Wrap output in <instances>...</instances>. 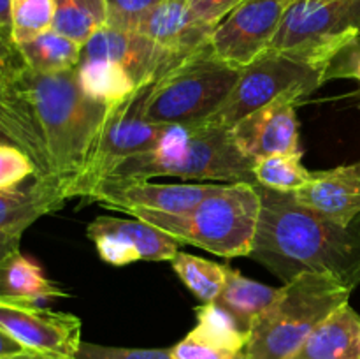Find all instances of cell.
Returning <instances> with one entry per match:
<instances>
[{
    "label": "cell",
    "mask_w": 360,
    "mask_h": 359,
    "mask_svg": "<svg viewBox=\"0 0 360 359\" xmlns=\"http://www.w3.org/2000/svg\"><path fill=\"white\" fill-rule=\"evenodd\" d=\"M116 106L88 97L77 81V67L39 73L25 62L18 44L0 48L4 141L30 157L35 180L58 185L67 199L79 197Z\"/></svg>",
    "instance_id": "6da1fadb"
},
{
    "label": "cell",
    "mask_w": 360,
    "mask_h": 359,
    "mask_svg": "<svg viewBox=\"0 0 360 359\" xmlns=\"http://www.w3.org/2000/svg\"><path fill=\"white\" fill-rule=\"evenodd\" d=\"M260 218L250 257L285 284L320 275L354 291L360 284V217L341 225L299 203L292 192L257 185Z\"/></svg>",
    "instance_id": "7a4b0ae2"
},
{
    "label": "cell",
    "mask_w": 360,
    "mask_h": 359,
    "mask_svg": "<svg viewBox=\"0 0 360 359\" xmlns=\"http://www.w3.org/2000/svg\"><path fill=\"white\" fill-rule=\"evenodd\" d=\"M253 165L255 160L243 153L231 127L214 122L169 125L164 141L155 150L125 158L101 182L174 176L183 180H220L225 183L245 182L257 185Z\"/></svg>",
    "instance_id": "3957f363"
},
{
    "label": "cell",
    "mask_w": 360,
    "mask_h": 359,
    "mask_svg": "<svg viewBox=\"0 0 360 359\" xmlns=\"http://www.w3.org/2000/svg\"><path fill=\"white\" fill-rule=\"evenodd\" d=\"M241 69L218 58L210 44L139 88L134 113L157 125L210 122L234 90Z\"/></svg>",
    "instance_id": "277c9868"
},
{
    "label": "cell",
    "mask_w": 360,
    "mask_h": 359,
    "mask_svg": "<svg viewBox=\"0 0 360 359\" xmlns=\"http://www.w3.org/2000/svg\"><path fill=\"white\" fill-rule=\"evenodd\" d=\"M130 215L214 256L250 257L259 227L260 196L253 183H221L188 213L136 210Z\"/></svg>",
    "instance_id": "5b68a950"
},
{
    "label": "cell",
    "mask_w": 360,
    "mask_h": 359,
    "mask_svg": "<svg viewBox=\"0 0 360 359\" xmlns=\"http://www.w3.org/2000/svg\"><path fill=\"white\" fill-rule=\"evenodd\" d=\"M352 292L320 275L294 278L255 320L243 359H290L330 313L347 305Z\"/></svg>",
    "instance_id": "8992f818"
},
{
    "label": "cell",
    "mask_w": 360,
    "mask_h": 359,
    "mask_svg": "<svg viewBox=\"0 0 360 359\" xmlns=\"http://www.w3.org/2000/svg\"><path fill=\"white\" fill-rule=\"evenodd\" d=\"M329 62L267 49L243 67L234 90L210 122L234 127L250 113L281 97H304L327 81Z\"/></svg>",
    "instance_id": "52a82bcc"
},
{
    "label": "cell",
    "mask_w": 360,
    "mask_h": 359,
    "mask_svg": "<svg viewBox=\"0 0 360 359\" xmlns=\"http://www.w3.org/2000/svg\"><path fill=\"white\" fill-rule=\"evenodd\" d=\"M359 37L360 0H294L269 49L333 63Z\"/></svg>",
    "instance_id": "ba28073f"
},
{
    "label": "cell",
    "mask_w": 360,
    "mask_h": 359,
    "mask_svg": "<svg viewBox=\"0 0 360 359\" xmlns=\"http://www.w3.org/2000/svg\"><path fill=\"white\" fill-rule=\"evenodd\" d=\"M294 0H245L214 27L210 46L236 69L250 65L267 51Z\"/></svg>",
    "instance_id": "9c48e42d"
},
{
    "label": "cell",
    "mask_w": 360,
    "mask_h": 359,
    "mask_svg": "<svg viewBox=\"0 0 360 359\" xmlns=\"http://www.w3.org/2000/svg\"><path fill=\"white\" fill-rule=\"evenodd\" d=\"M0 331L28 351L70 359H76L83 344L79 317L39 305L0 301Z\"/></svg>",
    "instance_id": "30bf717a"
},
{
    "label": "cell",
    "mask_w": 360,
    "mask_h": 359,
    "mask_svg": "<svg viewBox=\"0 0 360 359\" xmlns=\"http://www.w3.org/2000/svg\"><path fill=\"white\" fill-rule=\"evenodd\" d=\"M218 185L211 183H150L148 180L101 182L83 203H101L111 210H136L183 215L199 206Z\"/></svg>",
    "instance_id": "8fae6325"
},
{
    "label": "cell",
    "mask_w": 360,
    "mask_h": 359,
    "mask_svg": "<svg viewBox=\"0 0 360 359\" xmlns=\"http://www.w3.org/2000/svg\"><path fill=\"white\" fill-rule=\"evenodd\" d=\"M139 92V90H137ZM137 92L116 106L115 113L109 118L102 139L98 143L94 164H91L88 176L84 178L79 190V199H86L95 185L125 158L144 151L155 150L164 141L169 125H157L146 120L139 118L134 113V102L137 99Z\"/></svg>",
    "instance_id": "7c38bea8"
},
{
    "label": "cell",
    "mask_w": 360,
    "mask_h": 359,
    "mask_svg": "<svg viewBox=\"0 0 360 359\" xmlns=\"http://www.w3.org/2000/svg\"><path fill=\"white\" fill-rule=\"evenodd\" d=\"M86 58H105L120 63L139 88L155 83L162 74L185 60L139 32L116 30L108 25L95 32L83 46L81 60Z\"/></svg>",
    "instance_id": "4fadbf2b"
},
{
    "label": "cell",
    "mask_w": 360,
    "mask_h": 359,
    "mask_svg": "<svg viewBox=\"0 0 360 359\" xmlns=\"http://www.w3.org/2000/svg\"><path fill=\"white\" fill-rule=\"evenodd\" d=\"M297 97H281L250 113L232 127V136L243 153L252 160L271 155L299 153V123L295 116Z\"/></svg>",
    "instance_id": "5bb4252c"
},
{
    "label": "cell",
    "mask_w": 360,
    "mask_h": 359,
    "mask_svg": "<svg viewBox=\"0 0 360 359\" xmlns=\"http://www.w3.org/2000/svg\"><path fill=\"white\" fill-rule=\"evenodd\" d=\"M65 201L58 185L35 178L27 189L0 190V257L18 250L23 232L42 215L60 210Z\"/></svg>",
    "instance_id": "9a60e30c"
},
{
    "label": "cell",
    "mask_w": 360,
    "mask_h": 359,
    "mask_svg": "<svg viewBox=\"0 0 360 359\" xmlns=\"http://www.w3.org/2000/svg\"><path fill=\"white\" fill-rule=\"evenodd\" d=\"M292 194L316 213L350 225L360 217V162L313 172L311 182Z\"/></svg>",
    "instance_id": "2e32d148"
},
{
    "label": "cell",
    "mask_w": 360,
    "mask_h": 359,
    "mask_svg": "<svg viewBox=\"0 0 360 359\" xmlns=\"http://www.w3.org/2000/svg\"><path fill=\"white\" fill-rule=\"evenodd\" d=\"M213 30L214 27L193 16L188 0H164L137 28L139 34L181 58L210 44Z\"/></svg>",
    "instance_id": "e0dca14e"
},
{
    "label": "cell",
    "mask_w": 360,
    "mask_h": 359,
    "mask_svg": "<svg viewBox=\"0 0 360 359\" xmlns=\"http://www.w3.org/2000/svg\"><path fill=\"white\" fill-rule=\"evenodd\" d=\"M290 359H360V317L350 305L330 313Z\"/></svg>",
    "instance_id": "ac0fdd59"
},
{
    "label": "cell",
    "mask_w": 360,
    "mask_h": 359,
    "mask_svg": "<svg viewBox=\"0 0 360 359\" xmlns=\"http://www.w3.org/2000/svg\"><path fill=\"white\" fill-rule=\"evenodd\" d=\"M69 292L44 277L35 260L20 250L0 257V301L39 305L51 298H67Z\"/></svg>",
    "instance_id": "d6986e66"
},
{
    "label": "cell",
    "mask_w": 360,
    "mask_h": 359,
    "mask_svg": "<svg viewBox=\"0 0 360 359\" xmlns=\"http://www.w3.org/2000/svg\"><path fill=\"white\" fill-rule=\"evenodd\" d=\"M116 234L125 239L137 253L141 260H172L179 252V241L169 232L139 220V218H115L97 217L86 227L88 238L95 234Z\"/></svg>",
    "instance_id": "ffe728a7"
},
{
    "label": "cell",
    "mask_w": 360,
    "mask_h": 359,
    "mask_svg": "<svg viewBox=\"0 0 360 359\" xmlns=\"http://www.w3.org/2000/svg\"><path fill=\"white\" fill-rule=\"evenodd\" d=\"M276 296L278 289L250 280L239 271L229 267L225 287L214 303L227 310L239 327L250 334L255 320L273 305Z\"/></svg>",
    "instance_id": "44dd1931"
},
{
    "label": "cell",
    "mask_w": 360,
    "mask_h": 359,
    "mask_svg": "<svg viewBox=\"0 0 360 359\" xmlns=\"http://www.w3.org/2000/svg\"><path fill=\"white\" fill-rule=\"evenodd\" d=\"M77 81L88 97L105 104H120L139 90L132 76L120 63L105 58L81 60Z\"/></svg>",
    "instance_id": "7402d4cb"
},
{
    "label": "cell",
    "mask_w": 360,
    "mask_h": 359,
    "mask_svg": "<svg viewBox=\"0 0 360 359\" xmlns=\"http://www.w3.org/2000/svg\"><path fill=\"white\" fill-rule=\"evenodd\" d=\"M25 62L39 73H62L79 65L83 46L49 28L32 41L18 44Z\"/></svg>",
    "instance_id": "603a6c76"
},
{
    "label": "cell",
    "mask_w": 360,
    "mask_h": 359,
    "mask_svg": "<svg viewBox=\"0 0 360 359\" xmlns=\"http://www.w3.org/2000/svg\"><path fill=\"white\" fill-rule=\"evenodd\" d=\"M108 25L105 0H53V30L81 46Z\"/></svg>",
    "instance_id": "cb8c5ba5"
},
{
    "label": "cell",
    "mask_w": 360,
    "mask_h": 359,
    "mask_svg": "<svg viewBox=\"0 0 360 359\" xmlns=\"http://www.w3.org/2000/svg\"><path fill=\"white\" fill-rule=\"evenodd\" d=\"M171 263L178 277L195 298L202 303L217 301L227 282L229 266H221L186 252H178Z\"/></svg>",
    "instance_id": "d4e9b609"
},
{
    "label": "cell",
    "mask_w": 360,
    "mask_h": 359,
    "mask_svg": "<svg viewBox=\"0 0 360 359\" xmlns=\"http://www.w3.org/2000/svg\"><path fill=\"white\" fill-rule=\"evenodd\" d=\"M302 153L271 155V157L255 160L253 176L255 183L271 190L280 192H297L304 189L313 178V172L302 165Z\"/></svg>",
    "instance_id": "484cf974"
},
{
    "label": "cell",
    "mask_w": 360,
    "mask_h": 359,
    "mask_svg": "<svg viewBox=\"0 0 360 359\" xmlns=\"http://www.w3.org/2000/svg\"><path fill=\"white\" fill-rule=\"evenodd\" d=\"M11 18L14 42L23 44L53 27V0H11Z\"/></svg>",
    "instance_id": "4316f807"
},
{
    "label": "cell",
    "mask_w": 360,
    "mask_h": 359,
    "mask_svg": "<svg viewBox=\"0 0 360 359\" xmlns=\"http://www.w3.org/2000/svg\"><path fill=\"white\" fill-rule=\"evenodd\" d=\"M164 0H105L108 27L116 30L137 32L144 18Z\"/></svg>",
    "instance_id": "83f0119b"
},
{
    "label": "cell",
    "mask_w": 360,
    "mask_h": 359,
    "mask_svg": "<svg viewBox=\"0 0 360 359\" xmlns=\"http://www.w3.org/2000/svg\"><path fill=\"white\" fill-rule=\"evenodd\" d=\"M28 176H35V165L25 151L4 141L0 146V190L16 189Z\"/></svg>",
    "instance_id": "f1b7e54d"
},
{
    "label": "cell",
    "mask_w": 360,
    "mask_h": 359,
    "mask_svg": "<svg viewBox=\"0 0 360 359\" xmlns=\"http://www.w3.org/2000/svg\"><path fill=\"white\" fill-rule=\"evenodd\" d=\"M76 359H174L171 348H125L105 347L83 341L77 351Z\"/></svg>",
    "instance_id": "f546056e"
},
{
    "label": "cell",
    "mask_w": 360,
    "mask_h": 359,
    "mask_svg": "<svg viewBox=\"0 0 360 359\" xmlns=\"http://www.w3.org/2000/svg\"><path fill=\"white\" fill-rule=\"evenodd\" d=\"M90 239L95 243L98 256L104 263L112 264V266H127V264L141 260L139 253L120 236L102 232V234L91 236Z\"/></svg>",
    "instance_id": "4dcf8cb0"
},
{
    "label": "cell",
    "mask_w": 360,
    "mask_h": 359,
    "mask_svg": "<svg viewBox=\"0 0 360 359\" xmlns=\"http://www.w3.org/2000/svg\"><path fill=\"white\" fill-rule=\"evenodd\" d=\"M171 354L174 359H243L245 355L234 354L225 348L217 347L213 344L200 340L195 334L188 333L181 341L171 347Z\"/></svg>",
    "instance_id": "1f68e13d"
},
{
    "label": "cell",
    "mask_w": 360,
    "mask_h": 359,
    "mask_svg": "<svg viewBox=\"0 0 360 359\" xmlns=\"http://www.w3.org/2000/svg\"><path fill=\"white\" fill-rule=\"evenodd\" d=\"M192 14L204 25L217 27L245 0H188Z\"/></svg>",
    "instance_id": "d6a6232c"
},
{
    "label": "cell",
    "mask_w": 360,
    "mask_h": 359,
    "mask_svg": "<svg viewBox=\"0 0 360 359\" xmlns=\"http://www.w3.org/2000/svg\"><path fill=\"white\" fill-rule=\"evenodd\" d=\"M330 77H355L360 81V37L333 60L327 80Z\"/></svg>",
    "instance_id": "836d02e7"
},
{
    "label": "cell",
    "mask_w": 360,
    "mask_h": 359,
    "mask_svg": "<svg viewBox=\"0 0 360 359\" xmlns=\"http://www.w3.org/2000/svg\"><path fill=\"white\" fill-rule=\"evenodd\" d=\"M23 351L25 347L20 341L14 340L11 334L0 331V358H11V355H16Z\"/></svg>",
    "instance_id": "e575fe53"
},
{
    "label": "cell",
    "mask_w": 360,
    "mask_h": 359,
    "mask_svg": "<svg viewBox=\"0 0 360 359\" xmlns=\"http://www.w3.org/2000/svg\"><path fill=\"white\" fill-rule=\"evenodd\" d=\"M0 359H70V358H62V355H51V354H42V352H34L25 348L23 352L16 355H11V358H0Z\"/></svg>",
    "instance_id": "d590c367"
},
{
    "label": "cell",
    "mask_w": 360,
    "mask_h": 359,
    "mask_svg": "<svg viewBox=\"0 0 360 359\" xmlns=\"http://www.w3.org/2000/svg\"><path fill=\"white\" fill-rule=\"evenodd\" d=\"M309 2H313V4H329V2H334V0H309Z\"/></svg>",
    "instance_id": "8d00e7d4"
}]
</instances>
